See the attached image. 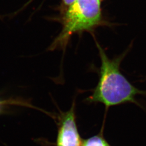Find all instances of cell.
I'll list each match as a JSON object with an SVG mask.
<instances>
[{
    "label": "cell",
    "instance_id": "6da1fadb",
    "mask_svg": "<svg viewBox=\"0 0 146 146\" xmlns=\"http://www.w3.org/2000/svg\"><path fill=\"white\" fill-rule=\"evenodd\" d=\"M96 44L101 61L99 80L87 101L102 104L107 108L128 102L136 104V96L144 92L131 84L121 72L120 63L125 54L110 59L100 44Z\"/></svg>",
    "mask_w": 146,
    "mask_h": 146
},
{
    "label": "cell",
    "instance_id": "7a4b0ae2",
    "mask_svg": "<svg viewBox=\"0 0 146 146\" xmlns=\"http://www.w3.org/2000/svg\"><path fill=\"white\" fill-rule=\"evenodd\" d=\"M101 0H76L63 13L62 30L50 48H64L70 37L76 33L92 31L104 24Z\"/></svg>",
    "mask_w": 146,
    "mask_h": 146
},
{
    "label": "cell",
    "instance_id": "3957f363",
    "mask_svg": "<svg viewBox=\"0 0 146 146\" xmlns=\"http://www.w3.org/2000/svg\"><path fill=\"white\" fill-rule=\"evenodd\" d=\"M83 142L76 125L75 104H73L61 117L56 146H82Z\"/></svg>",
    "mask_w": 146,
    "mask_h": 146
},
{
    "label": "cell",
    "instance_id": "277c9868",
    "mask_svg": "<svg viewBox=\"0 0 146 146\" xmlns=\"http://www.w3.org/2000/svg\"><path fill=\"white\" fill-rule=\"evenodd\" d=\"M82 146H110L102 136L98 135L84 140Z\"/></svg>",
    "mask_w": 146,
    "mask_h": 146
},
{
    "label": "cell",
    "instance_id": "5b68a950",
    "mask_svg": "<svg viewBox=\"0 0 146 146\" xmlns=\"http://www.w3.org/2000/svg\"><path fill=\"white\" fill-rule=\"evenodd\" d=\"M76 0H62V9L65 11Z\"/></svg>",
    "mask_w": 146,
    "mask_h": 146
},
{
    "label": "cell",
    "instance_id": "8992f818",
    "mask_svg": "<svg viewBox=\"0 0 146 146\" xmlns=\"http://www.w3.org/2000/svg\"><path fill=\"white\" fill-rule=\"evenodd\" d=\"M0 17H1V16H0Z\"/></svg>",
    "mask_w": 146,
    "mask_h": 146
}]
</instances>
